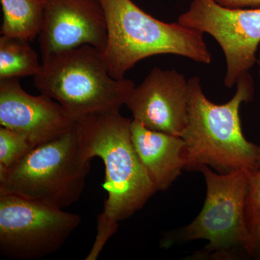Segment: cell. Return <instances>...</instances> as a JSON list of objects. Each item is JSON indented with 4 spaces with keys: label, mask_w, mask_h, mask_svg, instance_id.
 Instances as JSON below:
<instances>
[{
    "label": "cell",
    "mask_w": 260,
    "mask_h": 260,
    "mask_svg": "<svg viewBox=\"0 0 260 260\" xmlns=\"http://www.w3.org/2000/svg\"><path fill=\"white\" fill-rule=\"evenodd\" d=\"M131 137L155 190H167L185 169V142L181 137L148 129L134 119Z\"/></svg>",
    "instance_id": "cell-12"
},
{
    "label": "cell",
    "mask_w": 260,
    "mask_h": 260,
    "mask_svg": "<svg viewBox=\"0 0 260 260\" xmlns=\"http://www.w3.org/2000/svg\"><path fill=\"white\" fill-rule=\"evenodd\" d=\"M256 63H257L258 68H259V80H260V54H259V58H258V59H257V61H256ZM259 152H260V146H259Z\"/></svg>",
    "instance_id": "cell-19"
},
{
    "label": "cell",
    "mask_w": 260,
    "mask_h": 260,
    "mask_svg": "<svg viewBox=\"0 0 260 260\" xmlns=\"http://www.w3.org/2000/svg\"><path fill=\"white\" fill-rule=\"evenodd\" d=\"M36 148L23 135L0 128V172H5Z\"/></svg>",
    "instance_id": "cell-15"
},
{
    "label": "cell",
    "mask_w": 260,
    "mask_h": 260,
    "mask_svg": "<svg viewBox=\"0 0 260 260\" xmlns=\"http://www.w3.org/2000/svg\"><path fill=\"white\" fill-rule=\"evenodd\" d=\"M131 119L119 112L89 114L77 121L82 158L99 157L105 167L104 188L108 198L97 218V235L87 260H95L119 227L155 194L151 179L135 150Z\"/></svg>",
    "instance_id": "cell-1"
},
{
    "label": "cell",
    "mask_w": 260,
    "mask_h": 260,
    "mask_svg": "<svg viewBox=\"0 0 260 260\" xmlns=\"http://www.w3.org/2000/svg\"><path fill=\"white\" fill-rule=\"evenodd\" d=\"M76 122L54 99L25 92L19 78L0 80V125L23 135L34 146L69 131Z\"/></svg>",
    "instance_id": "cell-11"
},
{
    "label": "cell",
    "mask_w": 260,
    "mask_h": 260,
    "mask_svg": "<svg viewBox=\"0 0 260 260\" xmlns=\"http://www.w3.org/2000/svg\"><path fill=\"white\" fill-rule=\"evenodd\" d=\"M258 212H260V168L249 176V190L245 205L246 218Z\"/></svg>",
    "instance_id": "cell-16"
},
{
    "label": "cell",
    "mask_w": 260,
    "mask_h": 260,
    "mask_svg": "<svg viewBox=\"0 0 260 260\" xmlns=\"http://www.w3.org/2000/svg\"><path fill=\"white\" fill-rule=\"evenodd\" d=\"M90 162L80 155L75 125L0 172V194L18 195L64 209L79 200Z\"/></svg>",
    "instance_id": "cell-6"
},
{
    "label": "cell",
    "mask_w": 260,
    "mask_h": 260,
    "mask_svg": "<svg viewBox=\"0 0 260 260\" xmlns=\"http://www.w3.org/2000/svg\"><path fill=\"white\" fill-rule=\"evenodd\" d=\"M246 219L249 236V255L260 259V212L252 214Z\"/></svg>",
    "instance_id": "cell-17"
},
{
    "label": "cell",
    "mask_w": 260,
    "mask_h": 260,
    "mask_svg": "<svg viewBox=\"0 0 260 260\" xmlns=\"http://www.w3.org/2000/svg\"><path fill=\"white\" fill-rule=\"evenodd\" d=\"M20 38L0 37V80L35 76L40 70L37 53Z\"/></svg>",
    "instance_id": "cell-14"
},
{
    "label": "cell",
    "mask_w": 260,
    "mask_h": 260,
    "mask_svg": "<svg viewBox=\"0 0 260 260\" xmlns=\"http://www.w3.org/2000/svg\"><path fill=\"white\" fill-rule=\"evenodd\" d=\"M188 85L189 120L181 137L186 143L185 169L199 171L208 166L219 174L257 171L259 146L244 138L239 116L242 103L251 102L254 96V81L249 73L239 78L235 95L222 105L207 99L198 77L188 80Z\"/></svg>",
    "instance_id": "cell-2"
},
{
    "label": "cell",
    "mask_w": 260,
    "mask_h": 260,
    "mask_svg": "<svg viewBox=\"0 0 260 260\" xmlns=\"http://www.w3.org/2000/svg\"><path fill=\"white\" fill-rule=\"evenodd\" d=\"M39 37L43 58L83 45L104 51L107 23L100 0H44Z\"/></svg>",
    "instance_id": "cell-10"
},
{
    "label": "cell",
    "mask_w": 260,
    "mask_h": 260,
    "mask_svg": "<svg viewBox=\"0 0 260 260\" xmlns=\"http://www.w3.org/2000/svg\"><path fill=\"white\" fill-rule=\"evenodd\" d=\"M125 105L148 129L181 137L189 120L188 81L176 70L154 68L133 88Z\"/></svg>",
    "instance_id": "cell-9"
},
{
    "label": "cell",
    "mask_w": 260,
    "mask_h": 260,
    "mask_svg": "<svg viewBox=\"0 0 260 260\" xmlns=\"http://www.w3.org/2000/svg\"><path fill=\"white\" fill-rule=\"evenodd\" d=\"M100 1L107 23V42L102 56L114 79H124L138 61L158 54H175L205 64L211 62L203 32L178 22L160 21L132 0Z\"/></svg>",
    "instance_id": "cell-3"
},
{
    "label": "cell",
    "mask_w": 260,
    "mask_h": 260,
    "mask_svg": "<svg viewBox=\"0 0 260 260\" xmlns=\"http://www.w3.org/2000/svg\"><path fill=\"white\" fill-rule=\"evenodd\" d=\"M34 85L62 106L77 121L89 114L119 112L135 87L133 80L114 79L102 51L83 45L43 58Z\"/></svg>",
    "instance_id": "cell-4"
},
{
    "label": "cell",
    "mask_w": 260,
    "mask_h": 260,
    "mask_svg": "<svg viewBox=\"0 0 260 260\" xmlns=\"http://www.w3.org/2000/svg\"><path fill=\"white\" fill-rule=\"evenodd\" d=\"M3 20L1 35L32 41L44 23V0H0Z\"/></svg>",
    "instance_id": "cell-13"
},
{
    "label": "cell",
    "mask_w": 260,
    "mask_h": 260,
    "mask_svg": "<svg viewBox=\"0 0 260 260\" xmlns=\"http://www.w3.org/2000/svg\"><path fill=\"white\" fill-rule=\"evenodd\" d=\"M80 223L78 214L0 194V253L12 259H42L59 250Z\"/></svg>",
    "instance_id": "cell-7"
},
{
    "label": "cell",
    "mask_w": 260,
    "mask_h": 260,
    "mask_svg": "<svg viewBox=\"0 0 260 260\" xmlns=\"http://www.w3.org/2000/svg\"><path fill=\"white\" fill-rule=\"evenodd\" d=\"M219 5L229 8H256L260 6V0H215Z\"/></svg>",
    "instance_id": "cell-18"
},
{
    "label": "cell",
    "mask_w": 260,
    "mask_h": 260,
    "mask_svg": "<svg viewBox=\"0 0 260 260\" xmlns=\"http://www.w3.org/2000/svg\"><path fill=\"white\" fill-rule=\"evenodd\" d=\"M178 23L209 34L221 47L226 61L224 85L231 89L249 73L258 58L260 44V6L229 8L215 0H192Z\"/></svg>",
    "instance_id": "cell-8"
},
{
    "label": "cell",
    "mask_w": 260,
    "mask_h": 260,
    "mask_svg": "<svg viewBox=\"0 0 260 260\" xmlns=\"http://www.w3.org/2000/svg\"><path fill=\"white\" fill-rule=\"evenodd\" d=\"M199 171L207 186L203 209L190 224L164 236L161 245L205 239L207 246L189 259H237L243 254L249 255L245 205L251 173L219 174L208 166Z\"/></svg>",
    "instance_id": "cell-5"
}]
</instances>
